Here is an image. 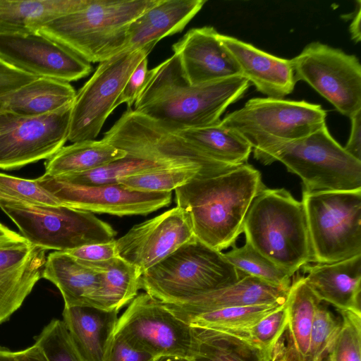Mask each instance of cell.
I'll list each match as a JSON object with an SVG mask.
<instances>
[{
  "label": "cell",
  "mask_w": 361,
  "mask_h": 361,
  "mask_svg": "<svg viewBox=\"0 0 361 361\" xmlns=\"http://www.w3.org/2000/svg\"><path fill=\"white\" fill-rule=\"evenodd\" d=\"M312 262L334 263L361 255V189L302 191Z\"/></svg>",
  "instance_id": "9c48e42d"
},
{
  "label": "cell",
  "mask_w": 361,
  "mask_h": 361,
  "mask_svg": "<svg viewBox=\"0 0 361 361\" xmlns=\"http://www.w3.org/2000/svg\"><path fill=\"white\" fill-rule=\"evenodd\" d=\"M39 183L63 206L118 216L147 215L171 202V192H147L130 190L121 183L80 185L43 174Z\"/></svg>",
  "instance_id": "9a60e30c"
},
{
  "label": "cell",
  "mask_w": 361,
  "mask_h": 361,
  "mask_svg": "<svg viewBox=\"0 0 361 361\" xmlns=\"http://www.w3.org/2000/svg\"><path fill=\"white\" fill-rule=\"evenodd\" d=\"M150 51L146 49L124 51L99 63L92 76L76 93L72 106L68 140H93L106 118L129 77Z\"/></svg>",
  "instance_id": "8fae6325"
},
{
  "label": "cell",
  "mask_w": 361,
  "mask_h": 361,
  "mask_svg": "<svg viewBox=\"0 0 361 361\" xmlns=\"http://www.w3.org/2000/svg\"><path fill=\"white\" fill-rule=\"evenodd\" d=\"M212 157L227 164H246L251 146L232 130L216 126L176 131Z\"/></svg>",
  "instance_id": "1f68e13d"
},
{
  "label": "cell",
  "mask_w": 361,
  "mask_h": 361,
  "mask_svg": "<svg viewBox=\"0 0 361 361\" xmlns=\"http://www.w3.org/2000/svg\"><path fill=\"white\" fill-rule=\"evenodd\" d=\"M37 77L20 71L0 59V95L9 92Z\"/></svg>",
  "instance_id": "f6af8a7d"
},
{
  "label": "cell",
  "mask_w": 361,
  "mask_h": 361,
  "mask_svg": "<svg viewBox=\"0 0 361 361\" xmlns=\"http://www.w3.org/2000/svg\"><path fill=\"white\" fill-rule=\"evenodd\" d=\"M35 344L47 361H85L62 320L54 319L35 337Z\"/></svg>",
  "instance_id": "8d00e7d4"
},
{
  "label": "cell",
  "mask_w": 361,
  "mask_h": 361,
  "mask_svg": "<svg viewBox=\"0 0 361 361\" xmlns=\"http://www.w3.org/2000/svg\"><path fill=\"white\" fill-rule=\"evenodd\" d=\"M0 209L30 244L68 251L114 240L116 231L92 213L66 207L0 200Z\"/></svg>",
  "instance_id": "ba28073f"
},
{
  "label": "cell",
  "mask_w": 361,
  "mask_h": 361,
  "mask_svg": "<svg viewBox=\"0 0 361 361\" xmlns=\"http://www.w3.org/2000/svg\"><path fill=\"white\" fill-rule=\"evenodd\" d=\"M153 356L114 334L107 361H152Z\"/></svg>",
  "instance_id": "ee69618b"
},
{
  "label": "cell",
  "mask_w": 361,
  "mask_h": 361,
  "mask_svg": "<svg viewBox=\"0 0 361 361\" xmlns=\"http://www.w3.org/2000/svg\"><path fill=\"white\" fill-rule=\"evenodd\" d=\"M350 118L351 121L350 137L343 149L352 157L361 161V110Z\"/></svg>",
  "instance_id": "bcb514c9"
},
{
  "label": "cell",
  "mask_w": 361,
  "mask_h": 361,
  "mask_svg": "<svg viewBox=\"0 0 361 361\" xmlns=\"http://www.w3.org/2000/svg\"><path fill=\"white\" fill-rule=\"evenodd\" d=\"M264 165L280 161L298 176L303 190L361 189V161L349 155L325 124L300 139L276 146L255 158Z\"/></svg>",
  "instance_id": "8992f818"
},
{
  "label": "cell",
  "mask_w": 361,
  "mask_h": 361,
  "mask_svg": "<svg viewBox=\"0 0 361 361\" xmlns=\"http://www.w3.org/2000/svg\"><path fill=\"white\" fill-rule=\"evenodd\" d=\"M194 238L189 214L176 206L135 225L116 243L118 256L142 274Z\"/></svg>",
  "instance_id": "e0dca14e"
},
{
  "label": "cell",
  "mask_w": 361,
  "mask_h": 361,
  "mask_svg": "<svg viewBox=\"0 0 361 361\" xmlns=\"http://www.w3.org/2000/svg\"><path fill=\"white\" fill-rule=\"evenodd\" d=\"M245 241L293 276L312 262V250L302 202L284 188H265L245 216Z\"/></svg>",
  "instance_id": "277c9868"
},
{
  "label": "cell",
  "mask_w": 361,
  "mask_h": 361,
  "mask_svg": "<svg viewBox=\"0 0 361 361\" xmlns=\"http://www.w3.org/2000/svg\"><path fill=\"white\" fill-rule=\"evenodd\" d=\"M244 274L196 238L144 272L141 289L164 303L183 301L239 281Z\"/></svg>",
  "instance_id": "5b68a950"
},
{
  "label": "cell",
  "mask_w": 361,
  "mask_h": 361,
  "mask_svg": "<svg viewBox=\"0 0 361 361\" xmlns=\"http://www.w3.org/2000/svg\"><path fill=\"white\" fill-rule=\"evenodd\" d=\"M302 269L305 283L321 302L338 311L361 314V255L334 263L307 264Z\"/></svg>",
  "instance_id": "7402d4cb"
},
{
  "label": "cell",
  "mask_w": 361,
  "mask_h": 361,
  "mask_svg": "<svg viewBox=\"0 0 361 361\" xmlns=\"http://www.w3.org/2000/svg\"><path fill=\"white\" fill-rule=\"evenodd\" d=\"M224 256L244 275L258 278L278 287L290 288L293 275L264 257L247 241L242 247L233 246L231 250L224 253Z\"/></svg>",
  "instance_id": "e575fe53"
},
{
  "label": "cell",
  "mask_w": 361,
  "mask_h": 361,
  "mask_svg": "<svg viewBox=\"0 0 361 361\" xmlns=\"http://www.w3.org/2000/svg\"><path fill=\"white\" fill-rule=\"evenodd\" d=\"M206 2L159 0L130 25L124 51L146 49L151 52L161 39L181 32Z\"/></svg>",
  "instance_id": "cb8c5ba5"
},
{
  "label": "cell",
  "mask_w": 361,
  "mask_h": 361,
  "mask_svg": "<svg viewBox=\"0 0 361 361\" xmlns=\"http://www.w3.org/2000/svg\"><path fill=\"white\" fill-rule=\"evenodd\" d=\"M176 166H173L126 155L121 159L87 172L55 178L66 182L80 185L112 184L118 183V182L120 180L131 176L151 173Z\"/></svg>",
  "instance_id": "836d02e7"
},
{
  "label": "cell",
  "mask_w": 361,
  "mask_h": 361,
  "mask_svg": "<svg viewBox=\"0 0 361 361\" xmlns=\"http://www.w3.org/2000/svg\"><path fill=\"white\" fill-rule=\"evenodd\" d=\"M195 178H209L197 166H182L131 176L118 183L133 190L147 192H171Z\"/></svg>",
  "instance_id": "d590c367"
},
{
  "label": "cell",
  "mask_w": 361,
  "mask_h": 361,
  "mask_svg": "<svg viewBox=\"0 0 361 361\" xmlns=\"http://www.w3.org/2000/svg\"><path fill=\"white\" fill-rule=\"evenodd\" d=\"M118 314L91 307H64L62 321L85 361H107Z\"/></svg>",
  "instance_id": "484cf974"
},
{
  "label": "cell",
  "mask_w": 361,
  "mask_h": 361,
  "mask_svg": "<svg viewBox=\"0 0 361 361\" xmlns=\"http://www.w3.org/2000/svg\"><path fill=\"white\" fill-rule=\"evenodd\" d=\"M126 153L103 139L63 146L44 163V175L60 177L87 172L121 159Z\"/></svg>",
  "instance_id": "f546056e"
},
{
  "label": "cell",
  "mask_w": 361,
  "mask_h": 361,
  "mask_svg": "<svg viewBox=\"0 0 361 361\" xmlns=\"http://www.w3.org/2000/svg\"><path fill=\"white\" fill-rule=\"evenodd\" d=\"M326 111L305 101L252 98L227 114L220 125L243 138L256 158L280 145L304 137L325 124Z\"/></svg>",
  "instance_id": "52a82bcc"
},
{
  "label": "cell",
  "mask_w": 361,
  "mask_h": 361,
  "mask_svg": "<svg viewBox=\"0 0 361 361\" xmlns=\"http://www.w3.org/2000/svg\"><path fill=\"white\" fill-rule=\"evenodd\" d=\"M193 328L191 361H269V353L245 331Z\"/></svg>",
  "instance_id": "f1b7e54d"
},
{
  "label": "cell",
  "mask_w": 361,
  "mask_h": 361,
  "mask_svg": "<svg viewBox=\"0 0 361 361\" xmlns=\"http://www.w3.org/2000/svg\"><path fill=\"white\" fill-rule=\"evenodd\" d=\"M289 289L244 275L230 286L178 302H161L175 316L181 319L226 307L283 303L287 300Z\"/></svg>",
  "instance_id": "ffe728a7"
},
{
  "label": "cell",
  "mask_w": 361,
  "mask_h": 361,
  "mask_svg": "<svg viewBox=\"0 0 361 361\" xmlns=\"http://www.w3.org/2000/svg\"><path fill=\"white\" fill-rule=\"evenodd\" d=\"M152 361H191L190 357L174 355H158L154 357Z\"/></svg>",
  "instance_id": "f907efd6"
},
{
  "label": "cell",
  "mask_w": 361,
  "mask_h": 361,
  "mask_svg": "<svg viewBox=\"0 0 361 361\" xmlns=\"http://www.w3.org/2000/svg\"><path fill=\"white\" fill-rule=\"evenodd\" d=\"M159 0H89L82 8L43 25L37 33L88 63L123 51L130 25Z\"/></svg>",
  "instance_id": "3957f363"
},
{
  "label": "cell",
  "mask_w": 361,
  "mask_h": 361,
  "mask_svg": "<svg viewBox=\"0 0 361 361\" xmlns=\"http://www.w3.org/2000/svg\"><path fill=\"white\" fill-rule=\"evenodd\" d=\"M42 278L59 290L64 307H94L103 272L96 262L78 259L64 251L48 255Z\"/></svg>",
  "instance_id": "d4e9b609"
},
{
  "label": "cell",
  "mask_w": 361,
  "mask_h": 361,
  "mask_svg": "<svg viewBox=\"0 0 361 361\" xmlns=\"http://www.w3.org/2000/svg\"><path fill=\"white\" fill-rule=\"evenodd\" d=\"M47 251L30 243L0 248V324L22 306L42 278Z\"/></svg>",
  "instance_id": "d6986e66"
},
{
  "label": "cell",
  "mask_w": 361,
  "mask_h": 361,
  "mask_svg": "<svg viewBox=\"0 0 361 361\" xmlns=\"http://www.w3.org/2000/svg\"><path fill=\"white\" fill-rule=\"evenodd\" d=\"M283 303L226 307L181 318L190 326L221 330H247Z\"/></svg>",
  "instance_id": "d6a6232c"
},
{
  "label": "cell",
  "mask_w": 361,
  "mask_h": 361,
  "mask_svg": "<svg viewBox=\"0 0 361 361\" xmlns=\"http://www.w3.org/2000/svg\"><path fill=\"white\" fill-rule=\"evenodd\" d=\"M356 6L355 12L353 14L351 23L349 27V31L351 35V38L355 42L357 43L361 39L360 32V11H361V1H356Z\"/></svg>",
  "instance_id": "681fc988"
},
{
  "label": "cell",
  "mask_w": 361,
  "mask_h": 361,
  "mask_svg": "<svg viewBox=\"0 0 361 361\" xmlns=\"http://www.w3.org/2000/svg\"><path fill=\"white\" fill-rule=\"evenodd\" d=\"M0 200L22 201L44 206H63L35 179H25L0 173Z\"/></svg>",
  "instance_id": "f35d334b"
},
{
  "label": "cell",
  "mask_w": 361,
  "mask_h": 361,
  "mask_svg": "<svg viewBox=\"0 0 361 361\" xmlns=\"http://www.w3.org/2000/svg\"><path fill=\"white\" fill-rule=\"evenodd\" d=\"M15 361H47L41 350L34 343L25 349L13 351Z\"/></svg>",
  "instance_id": "c3c4849f"
},
{
  "label": "cell",
  "mask_w": 361,
  "mask_h": 361,
  "mask_svg": "<svg viewBox=\"0 0 361 361\" xmlns=\"http://www.w3.org/2000/svg\"><path fill=\"white\" fill-rule=\"evenodd\" d=\"M296 81L303 80L342 114L361 110V66L355 55L314 42L290 59Z\"/></svg>",
  "instance_id": "7c38bea8"
},
{
  "label": "cell",
  "mask_w": 361,
  "mask_h": 361,
  "mask_svg": "<svg viewBox=\"0 0 361 361\" xmlns=\"http://www.w3.org/2000/svg\"><path fill=\"white\" fill-rule=\"evenodd\" d=\"M76 92L69 82L37 78L2 95L0 111L37 116L72 105Z\"/></svg>",
  "instance_id": "4316f807"
},
{
  "label": "cell",
  "mask_w": 361,
  "mask_h": 361,
  "mask_svg": "<svg viewBox=\"0 0 361 361\" xmlns=\"http://www.w3.org/2000/svg\"><path fill=\"white\" fill-rule=\"evenodd\" d=\"M249 87L250 82L241 75L190 85L173 54L149 70L133 109L173 131L206 128L219 124L226 108Z\"/></svg>",
  "instance_id": "6da1fadb"
},
{
  "label": "cell",
  "mask_w": 361,
  "mask_h": 361,
  "mask_svg": "<svg viewBox=\"0 0 361 361\" xmlns=\"http://www.w3.org/2000/svg\"><path fill=\"white\" fill-rule=\"evenodd\" d=\"M114 334L153 357H190L193 328L147 293L138 294L118 318Z\"/></svg>",
  "instance_id": "4fadbf2b"
},
{
  "label": "cell",
  "mask_w": 361,
  "mask_h": 361,
  "mask_svg": "<svg viewBox=\"0 0 361 361\" xmlns=\"http://www.w3.org/2000/svg\"><path fill=\"white\" fill-rule=\"evenodd\" d=\"M266 187L248 164L209 178H195L175 190V200L190 216L195 237L221 252L235 246L254 199Z\"/></svg>",
  "instance_id": "7a4b0ae2"
},
{
  "label": "cell",
  "mask_w": 361,
  "mask_h": 361,
  "mask_svg": "<svg viewBox=\"0 0 361 361\" xmlns=\"http://www.w3.org/2000/svg\"><path fill=\"white\" fill-rule=\"evenodd\" d=\"M89 0H0V34H30Z\"/></svg>",
  "instance_id": "83f0119b"
},
{
  "label": "cell",
  "mask_w": 361,
  "mask_h": 361,
  "mask_svg": "<svg viewBox=\"0 0 361 361\" xmlns=\"http://www.w3.org/2000/svg\"><path fill=\"white\" fill-rule=\"evenodd\" d=\"M287 301L288 320L269 352V361H307L314 314L321 301L303 276L291 283Z\"/></svg>",
  "instance_id": "603a6c76"
},
{
  "label": "cell",
  "mask_w": 361,
  "mask_h": 361,
  "mask_svg": "<svg viewBox=\"0 0 361 361\" xmlns=\"http://www.w3.org/2000/svg\"><path fill=\"white\" fill-rule=\"evenodd\" d=\"M126 155L173 166H197L208 177L238 166L220 161L176 131L128 108L102 138Z\"/></svg>",
  "instance_id": "30bf717a"
},
{
  "label": "cell",
  "mask_w": 361,
  "mask_h": 361,
  "mask_svg": "<svg viewBox=\"0 0 361 361\" xmlns=\"http://www.w3.org/2000/svg\"><path fill=\"white\" fill-rule=\"evenodd\" d=\"M72 106L37 116L0 111V169H18L56 154L68 140Z\"/></svg>",
  "instance_id": "5bb4252c"
},
{
  "label": "cell",
  "mask_w": 361,
  "mask_h": 361,
  "mask_svg": "<svg viewBox=\"0 0 361 361\" xmlns=\"http://www.w3.org/2000/svg\"><path fill=\"white\" fill-rule=\"evenodd\" d=\"M28 243L20 234L4 225L0 226V248L25 245Z\"/></svg>",
  "instance_id": "7dc6e473"
},
{
  "label": "cell",
  "mask_w": 361,
  "mask_h": 361,
  "mask_svg": "<svg viewBox=\"0 0 361 361\" xmlns=\"http://www.w3.org/2000/svg\"><path fill=\"white\" fill-rule=\"evenodd\" d=\"M147 57L142 59L129 77L125 87L116 102V108L126 103L132 108L142 92L149 76Z\"/></svg>",
  "instance_id": "b9f144b4"
},
{
  "label": "cell",
  "mask_w": 361,
  "mask_h": 361,
  "mask_svg": "<svg viewBox=\"0 0 361 361\" xmlns=\"http://www.w3.org/2000/svg\"><path fill=\"white\" fill-rule=\"evenodd\" d=\"M341 326L336 336L331 361H361V314L339 311Z\"/></svg>",
  "instance_id": "ab89813d"
},
{
  "label": "cell",
  "mask_w": 361,
  "mask_h": 361,
  "mask_svg": "<svg viewBox=\"0 0 361 361\" xmlns=\"http://www.w3.org/2000/svg\"><path fill=\"white\" fill-rule=\"evenodd\" d=\"M64 252L78 259L91 262H104L119 257L115 239L107 243L88 244Z\"/></svg>",
  "instance_id": "7bdbcfd3"
},
{
  "label": "cell",
  "mask_w": 361,
  "mask_h": 361,
  "mask_svg": "<svg viewBox=\"0 0 361 361\" xmlns=\"http://www.w3.org/2000/svg\"><path fill=\"white\" fill-rule=\"evenodd\" d=\"M96 263L103 272V278L94 308L118 312L138 295L142 273L120 257Z\"/></svg>",
  "instance_id": "4dcf8cb0"
},
{
  "label": "cell",
  "mask_w": 361,
  "mask_h": 361,
  "mask_svg": "<svg viewBox=\"0 0 361 361\" xmlns=\"http://www.w3.org/2000/svg\"><path fill=\"white\" fill-rule=\"evenodd\" d=\"M288 320V301L247 330L248 338L269 353Z\"/></svg>",
  "instance_id": "60d3db41"
},
{
  "label": "cell",
  "mask_w": 361,
  "mask_h": 361,
  "mask_svg": "<svg viewBox=\"0 0 361 361\" xmlns=\"http://www.w3.org/2000/svg\"><path fill=\"white\" fill-rule=\"evenodd\" d=\"M3 226V224L0 223V226Z\"/></svg>",
  "instance_id": "f5cc1de1"
},
{
  "label": "cell",
  "mask_w": 361,
  "mask_h": 361,
  "mask_svg": "<svg viewBox=\"0 0 361 361\" xmlns=\"http://www.w3.org/2000/svg\"><path fill=\"white\" fill-rule=\"evenodd\" d=\"M186 81L198 85L241 75L240 69L211 26L192 28L172 46Z\"/></svg>",
  "instance_id": "ac0fdd59"
},
{
  "label": "cell",
  "mask_w": 361,
  "mask_h": 361,
  "mask_svg": "<svg viewBox=\"0 0 361 361\" xmlns=\"http://www.w3.org/2000/svg\"><path fill=\"white\" fill-rule=\"evenodd\" d=\"M341 321L321 305L317 308L307 355V361H331Z\"/></svg>",
  "instance_id": "74e56055"
},
{
  "label": "cell",
  "mask_w": 361,
  "mask_h": 361,
  "mask_svg": "<svg viewBox=\"0 0 361 361\" xmlns=\"http://www.w3.org/2000/svg\"><path fill=\"white\" fill-rule=\"evenodd\" d=\"M0 59L25 73L67 82L92 71L90 63L37 32L0 34Z\"/></svg>",
  "instance_id": "2e32d148"
},
{
  "label": "cell",
  "mask_w": 361,
  "mask_h": 361,
  "mask_svg": "<svg viewBox=\"0 0 361 361\" xmlns=\"http://www.w3.org/2000/svg\"><path fill=\"white\" fill-rule=\"evenodd\" d=\"M222 44L237 62L241 76L269 98L283 99L297 82L291 60L269 54L233 37L219 33Z\"/></svg>",
  "instance_id": "44dd1931"
},
{
  "label": "cell",
  "mask_w": 361,
  "mask_h": 361,
  "mask_svg": "<svg viewBox=\"0 0 361 361\" xmlns=\"http://www.w3.org/2000/svg\"><path fill=\"white\" fill-rule=\"evenodd\" d=\"M0 361H15L13 351L0 346Z\"/></svg>",
  "instance_id": "816d5d0a"
}]
</instances>
